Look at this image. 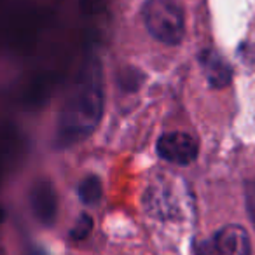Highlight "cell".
Returning <instances> with one entry per match:
<instances>
[{
  "instance_id": "1",
  "label": "cell",
  "mask_w": 255,
  "mask_h": 255,
  "mask_svg": "<svg viewBox=\"0 0 255 255\" xmlns=\"http://www.w3.org/2000/svg\"><path fill=\"white\" fill-rule=\"evenodd\" d=\"M105 82L102 61L91 56L68 89L56 123L54 145L68 149L93 135L103 116Z\"/></svg>"
},
{
  "instance_id": "2",
  "label": "cell",
  "mask_w": 255,
  "mask_h": 255,
  "mask_svg": "<svg viewBox=\"0 0 255 255\" xmlns=\"http://www.w3.org/2000/svg\"><path fill=\"white\" fill-rule=\"evenodd\" d=\"M142 19L147 32L161 44L178 46L185 37L184 9L175 0H147L142 5Z\"/></svg>"
},
{
  "instance_id": "3",
  "label": "cell",
  "mask_w": 255,
  "mask_h": 255,
  "mask_svg": "<svg viewBox=\"0 0 255 255\" xmlns=\"http://www.w3.org/2000/svg\"><path fill=\"white\" fill-rule=\"evenodd\" d=\"M196 255H252L247 229L238 224L220 227L196 247Z\"/></svg>"
},
{
  "instance_id": "4",
  "label": "cell",
  "mask_w": 255,
  "mask_h": 255,
  "mask_svg": "<svg viewBox=\"0 0 255 255\" xmlns=\"http://www.w3.org/2000/svg\"><path fill=\"white\" fill-rule=\"evenodd\" d=\"M156 152L163 161L177 166H189L198 159L199 143L194 136L184 131H170L159 136Z\"/></svg>"
},
{
  "instance_id": "5",
  "label": "cell",
  "mask_w": 255,
  "mask_h": 255,
  "mask_svg": "<svg viewBox=\"0 0 255 255\" xmlns=\"http://www.w3.org/2000/svg\"><path fill=\"white\" fill-rule=\"evenodd\" d=\"M28 205L33 217L44 227H53L58 219V192L47 178L35 180L28 191Z\"/></svg>"
},
{
  "instance_id": "6",
  "label": "cell",
  "mask_w": 255,
  "mask_h": 255,
  "mask_svg": "<svg viewBox=\"0 0 255 255\" xmlns=\"http://www.w3.org/2000/svg\"><path fill=\"white\" fill-rule=\"evenodd\" d=\"M198 61L206 81H208V84L212 88L222 89L231 84V81H233V68L226 61V58L220 53H217L215 49H210V47L203 49L198 54Z\"/></svg>"
},
{
  "instance_id": "7",
  "label": "cell",
  "mask_w": 255,
  "mask_h": 255,
  "mask_svg": "<svg viewBox=\"0 0 255 255\" xmlns=\"http://www.w3.org/2000/svg\"><path fill=\"white\" fill-rule=\"evenodd\" d=\"M79 199H81L82 205L86 206H95L100 203L103 196V185H102V180L100 177L96 175H88L81 180L79 184Z\"/></svg>"
},
{
  "instance_id": "8",
  "label": "cell",
  "mask_w": 255,
  "mask_h": 255,
  "mask_svg": "<svg viewBox=\"0 0 255 255\" xmlns=\"http://www.w3.org/2000/svg\"><path fill=\"white\" fill-rule=\"evenodd\" d=\"M93 226H95V222H93V217L88 215V213H82V215H79L77 222H75L74 227H72L70 238H72V240H75V241L86 240V238L91 234Z\"/></svg>"
},
{
  "instance_id": "9",
  "label": "cell",
  "mask_w": 255,
  "mask_h": 255,
  "mask_svg": "<svg viewBox=\"0 0 255 255\" xmlns=\"http://www.w3.org/2000/svg\"><path fill=\"white\" fill-rule=\"evenodd\" d=\"M138 77H143L142 72L140 70H126V72H121V81H119V86L124 89V91H136L140 88V81Z\"/></svg>"
},
{
  "instance_id": "10",
  "label": "cell",
  "mask_w": 255,
  "mask_h": 255,
  "mask_svg": "<svg viewBox=\"0 0 255 255\" xmlns=\"http://www.w3.org/2000/svg\"><path fill=\"white\" fill-rule=\"evenodd\" d=\"M245 206H247V213L255 227V177L247 180L245 184Z\"/></svg>"
},
{
  "instance_id": "11",
  "label": "cell",
  "mask_w": 255,
  "mask_h": 255,
  "mask_svg": "<svg viewBox=\"0 0 255 255\" xmlns=\"http://www.w3.org/2000/svg\"><path fill=\"white\" fill-rule=\"evenodd\" d=\"M112 0H79V9L84 16H93L107 9Z\"/></svg>"
},
{
  "instance_id": "12",
  "label": "cell",
  "mask_w": 255,
  "mask_h": 255,
  "mask_svg": "<svg viewBox=\"0 0 255 255\" xmlns=\"http://www.w3.org/2000/svg\"><path fill=\"white\" fill-rule=\"evenodd\" d=\"M4 220H5V208L4 206H0V226L4 224Z\"/></svg>"
},
{
  "instance_id": "13",
  "label": "cell",
  "mask_w": 255,
  "mask_h": 255,
  "mask_svg": "<svg viewBox=\"0 0 255 255\" xmlns=\"http://www.w3.org/2000/svg\"><path fill=\"white\" fill-rule=\"evenodd\" d=\"M0 255H7V254H5V250H4L2 247H0Z\"/></svg>"
}]
</instances>
